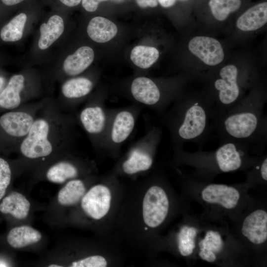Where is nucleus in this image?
<instances>
[{"instance_id":"35","label":"nucleus","mask_w":267,"mask_h":267,"mask_svg":"<svg viewBox=\"0 0 267 267\" xmlns=\"http://www.w3.org/2000/svg\"><path fill=\"white\" fill-rule=\"evenodd\" d=\"M261 173L262 178L267 180V158L265 157L261 164Z\"/></svg>"},{"instance_id":"15","label":"nucleus","mask_w":267,"mask_h":267,"mask_svg":"<svg viewBox=\"0 0 267 267\" xmlns=\"http://www.w3.org/2000/svg\"><path fill=\"white\" fill-rule=\"evenodd\" d=\"M131 90L136 100L147 105H156L161 100L160 89L152 80L147 77L135 78L132 83Z\"/></svg>"},{"instance_id":"17","label":"nucleus","mask_w":267,"mask_h":267,"mask_svg":"<svg viewBox=\"0 0 267 267\" xmlns=\"http://www.w3.org/2000/svg\"><path fill=\"white\" fill-rule=\"evenodd\" d=\"M30 207V201L23 194L13 191L2 199L0 204V212L22 220L27 217Z\"/></svg>"},{"instance_id":"20","label":"nucleus","mask_w":267,"mask_h":267,"mask_svg":"<svg viewBox=\"0 0 267 267\" xmlns=\"http://www.w3.org/2000/svg\"><path fill=\"white\" fill-rule=\"evenodd\" d=\"M64 30L62 18L58 15L51 16L46 23H43L40 26L39 48L41 50L48 48L62 35Z\"/></svg>"},{"instance_id":"4","label":"nucleus","mask_w":267,"mask_h":267,"mask_svg":"<svg viewBox=\"0 0 267 267\" xmlns=\"http://www.w3.org/2000/svg\"><path fill=\"white\" fill-rule=\"evenodd\" d=\"M250 145L234 140L222 141L220 146L214 151H198L187 153L189 157L205 160H211L218 170L227 173L240 169L248 159Z\"/></svg>"},{"instance_id":"22","label":"nucleus","mask_w":267,"mask_h":267,"mask_svg":"<svg viewBox=\"0 0 267 267\" xmlns=\"http://www.w3.org/2000/svg\"><path fill=\"white\" fill-rule=\"evenodd\" d=\"M133 115L127 110L119 112L114 119L111 132V138L115 143L124 141L130 135L134 126Z\"/></svg>"},{"instance_id":"33","label":"nucleus","mask_w":267,"mask_h":267,"mask_svg":"<svg viewBox=\"0 0 267 267\" xmlns=\"http://www.w3.org/2000/svg\"><path fill=\"white\" fill-rule=\"evenodd\" d=\"M137 5L141 8L155 7L158 5L157 0H136Z\"/></svg>"},{"instance_id":"11","label":"nucleus","mask_w":267,"mask_h":267,"mask_svg":"<svg viewBox=\"0 0 267 267\" xmlns=\"http://www.w3.org/2000/svg\"><path fill=\"white\" fill-rule=\"evenodd\" d=\"M67 153L61 155L48 162L44 171V177L48 181L61 184L78 176L79 168L74 162L67 159Z\"/></svg>"},{"instance_id":"37","label":"nucleus","mask_w":267,"mask_h":267,"mask_svg":"<svg viewBox=\"0 0 267 267\" xmlns=\"http://www.w3.org/2000/svg\"><path fill=\"white\" fill-rule=\"evenodd\" d=\"M63 4L69 6L73 7L78 5L82 0H59Z\"/></svg>"},{"instance_id":"34","label":"nucleus","mask_w":267,"mask_h":267,"mask_svg":"<svg viewBox=\"0 0 267 267\" xmlns=\"http://www.w3.org/2000/svg\"><path fill=\"white\" fill-rule=\"evenodd\" d=\"M241 4V0H228V5L230 13L237 10L240 7Z\"/></svg>"},{"instance_id":"38","label":"nucleus","mask_w":267,"mask_h":267,"mask_svg":"<svg viewBox=\"0 0 267 267\" xmlns=\"http://www.w3.org/2000/svg\"><path fill=\"white\" fill-rule=\"evenodd\" d=\"M24 0H0L1 2L6 6H12L17 4Z\"/></svg>"},{"instance_id":"26","label":"nucleus","mask_w":267,"mask_h":267,"mask_svg":"<svg viewBox=\"0 0 267 267\" xmlns=\"http://www.w3.org/2000/svg\"><path fill=\"white\" fill-rule=\"evenodd\" d=\"M159 56L158 49L153 46L137 45L132 50L130 58L133 63L142 69H147L156 62Z\"/></svg>"},{"instance_id":"23","label":"nucleus","mask_w":267,"mask_h":267,"mask_svg":"<svg viewBox=\"0 0 267 267\" xmlns=\"http://www.w3.org/2000/svg\"><path fill=\"white\" fill-rule=\"evenodd\" d=\"M86 192L83 181L74 178L67 181L57 194L58 203L64 206L74 205L81 200Z\"/></svg>"},{"instance_id":"10","label":"nucleus","mask_w":267,"mask_h":267,"mask_svg":"<svg viewBox=\"0 0 267 267\" xmlns=\"http://www.w3.org/2000/svg\"><path fill=\"white\" fill-rule=\"evenodd\" d=\"M93 82L88 78H71L65 81L60 89V97L56 101L60 109L66 112L74 101L88 95L92 89Z\"/></svg>"},{"instance_id":"13","label":"nucleus","mask_w":267,"mask_h":267,"mask_svg":"<svg viewBox=\"0 0 267 267\" xmlns=\"http://www.w3.org/2000/svg\"><path fill=\"white\" fill-rule=\"evenodd\" d=\"M242 234L255 244H262L267 239V213L264 210H257L244 219L241 228Z\"/></svg>"},{"instance_id":"24","label":"nucleus","mask_w":267,"mask_h":267,"mask_svg":"<svg viewBox=\"0 0 267 267\" xmlns=\"http://www.w3.org/2000/svg\"><path fill=\"white\" fill-rule=\"evenodd\" d=\"M199 245L200 257L204 261L212 263L217 259L216 254L222 251L223 242L218 232L209 230Z\"/></svg>"},{"instance_id":"1","label":"nucleus","mask_w":267,"mask_h":267,"mask_svg":"<svg viewBox=\"0 0 267 267\" xmlns=\"http://www.w3.org/2000/svg\"><path fill=\"white\" fill-rule=\"evenodd\" d=\"M73 122L56 100L45 98L17 149L21 158L45 163L67 153L71 145Z\"/></svg>"},{"instance_id":"31","label":"nucleus","mask_w":267,"mask_h":267,"mask_svg":"<svg viewBox=\"0 0 267 267\" xmlns=\"http://www.w3.org/2000/svg\"><path fill=\"white\" fill-rule=\"evenodd\" d=\"M107 265V261L103 257L100 255H93L73 262L70 267H105Z\"/></svg>"},{"instance_id":"25","label":"nucleus","mask_w":267,"mask_h":267,"mask_svg":"<svg viewBox=\"0 0 267 267\" xmlns=\"http://www.w3.org/2000/svg\"><path fill=\"white\" fill-rule=\"evenodd\" d=\"M26 14L20 13L6 23L0 29V40L5 43L19 41L23 36L27 21Z\"/></svg>"},{"instance_id":"5","label":"nucleus","mask_w":267,"mask_h":267,"mask_svg":"<svg viewBox=\"0 0 267 267\" xmlns=\"http://www.w3.org/2000/svg\"><path fill=\"white\" fill-rule=\"evenodd\" d=\"M239 82V72L236 66L229 65L221 69L219 77L214 82L217 92L216 96L211 100L213 116L229 109L241 99Z\"/></svg>"},{"instance_id":"41","label":"nucleus","mask_w":267,"mask_h":267,"mask_svg":"<svg viewBox=\"0 0 267 267\" xmlns=\"http://www.w3.org/2000/svg\"><path fill=\"white\" fill-rule=\"evenodd\" d=\"M48 267H62L61 266H58V265L57 264H50L48 266Z\"/></svg>"},{"instance_id":"42","label":"nucleus","mask_w":267,"mask_h":267,"mask_svg":"<svg viewBox=\"0 0 267 267\" xmlns=\"http://www.w3.org/2000/svg\"></svg>"},{"instance_id":"16","label":"nucleus","mask_w":267,"mask_h":267,"mask_svg":"<svg viewBox=\"0 0 267 267\" xmlns=\"http://www.w3.org/2000/svg\"><path fill=\"white\" fill-rule=\"evenodd\" d=\"M94 57L93 50L88 46H82L64 60L63 72L66 76L74 77L85 71L92 63Z\"/></svg>"},{"instance_id":"12","label":"nucleus","mask_w":267,"mask_h":267,"mask_svg":"<svg viewBox=\"0 0 267 267\" xmlns=\"http://www.w3.org/2000/svg\"><path fill=\"white\" fill-rule=\"evenodd\" d=\"M202 199L206 202L231 209L238 204L240 193L235 188L224 184H211L204 188Z\"/></svg>"},{"instance_id":"27","label":"nucleus","mask_w":267,"mask_h":267,"mask_svg":"<svg viewBox=\"0 0 267 267\" xmlns=\"http://www.w3.org/2000/svg\"><path fill=\"white\" fill-rule=\"evenodd\" d=\"M153 163L151 156L138 150H134L124 162L123 170L129 175L148 170Z\"/></svg>"},{"instance_id":"21","label":"nucleus","mask_w":267,"mask_h":267,"mask_svg":"<svg viewBox=\"0 0 267 267\" xmlns=\"http://www.w3.org/2000/svg\"><path fill=\"white\" fill-rule=\"evenodd\" d=\"M42 238L41 233L29 225L13 227L8 232L7 241L13 248L20 249L38 243Z\"/></svg>"},{"instance_id":"2","label":"nucleus","mask_w":267,"mask_h":267,"mask_svg":"<svg viewBox=\"0 0 267 267\" xmlns=\"http://www.w3.org/2000/svg\"><path fill=\"white\" fill-rule=\"evenodd\" d=\"M265 98L251 94L241 98L229 109L215 114L213 126L221 141L234 140L252 146H261L267 139Z\"/></svg>"},{"instance_id":"14","label":"nucleus","mask_w":267,"mask_h":267,"mask_svg":"<svg viewBox=\"0 0 267 267\" xmlns=\"http://www.w3.org/2000/svg\"><path fill=\"white\" fill-rule=\"evenodd\" d=\"M79 119L85 131L91 137L97 136L105 128L106 115L99 105L91 103L86 105L81 111Z\"/></svg>"},{"instance_id":"9","label":"nucleus","mask_w":267,"mask_h":267,"mask_svg":"<svg viewBox=\"0 0 267 267\" xmlns=\"http://www.w3.org/2000/svg\"><path fill=\"white\" fill-rule=\"evenodd\" d=\"M189 50L206 64L215 66L221 63L224 57L220 43L213 38L195 37L188 44Z\"/></svg>"},{"instance_id":"29","label":"nucleus","mask_w":267,"mask_h":267,"mask_svg":"<svg viewBox=\"0 0 267 267\" xmlns=\"http://www.w3.org/2000/svg\"><path fill=\"white\" fill-rule=\"evenodd\" d=\"M11 176L10 165L7 161L0 157V200L4 196L10 183Z\"/></svg>"},{"instance_id":"6","label":"nucleus","mask_w":267,"mask_h":267,"mask_svg":"<svg viewBox=\"0 0 267 267\" xmlns=\"http://www.w3.org/2000/svg\"><path fill=\"white\" fill-rule=\"evenodd\" d=\"M27 76L23 74L12 76L0 93V108L12 110L27 104L39 91L36 84L29 86Z\"/></svg>"},{"instance_id":"32","label":"nucleus","mask_w":267,"mask_h":267,"mask_svg":"<svg viewBox=\"0 0 267 267\" xmlns=\"http://www.w3.org/2000/svg\"><path fill=\"white\" fill-rule=\"evenodd\" d=\"M107 0H82V4L84 9L88 12H94L98 8L100 2Z\"/></svg>"},{"instance_id":"19","label":"nucleus","mask_w":267,"mask_h":267,"mask_svg":"<svg viewBox=\"0 0 267 267\" xmlns=\"http://www.w3.org/2000/svg\"><path fill=\"white\" fill-rule=\"evenodd\" d=\"M89 38L93 41L103 43L112 39L116 35L117 26L108 19L96 16L89 21L87 29Z\"/></svg>"},{"instance_id":"39","label":"nucleus","mask_w":267,"mask_h":267,"mask_svg":"<svg viewBox=\"0 0 267 267\" xmlns=\"http://www.w3.org/2000/svg\"><path fill=\"white\" fill-rule=\"evenodd\" d=\"M6 83L7 81L5 77L2 75H0V93L4 88Z\"/></svg>"},{"instance_id":"28","label":"nucleus","mask_w":267,"mask_h":267,"mask_svg":"<svg viewBox=\"0 0 267 267\" xmlns=\"http://www.w3.org/2000/svg\"><path fill=\"white\" fill-rule=\"evenodd\" d=\"M197 229L194 227L183 226L178 236V248L180 254L184 257L190 255L195 247V238Z\"/></svg>"},{"instance_id":"3","label":"nucleus","mask_w":267,"mask_h":267,"mask_svg":"<svg viewBox=\"0 0 267 267\" xmlns=\"http://www.w3.org/2000/svg\"><path fill=\"white\" fill-rule=\"evenodd\" d=\"M170 127L175 141L201 143L212 123L213 106L210 98L189 97L176 105Z\"/></svg>"},{"instance_id":"18","label":"nucleus","mask_w":267,"mask_h":267,"mask_svg":"<svg viewBox=\"0 0 267 267\" xmlns=\"http://www.w3.org/2000/svg\"><path fill=\"white\" fill-rule=\"evenodd\" d=\"M267 22V2L256 4L246 10L237 19V27L243 31L257 30Z\"/></svg>"},{"instance_id":"36","label":"nucleus","mask_w":267,"mask_h":267,"mask_svg":"<svg viewBox=\"0 0 267 267\" xmlns=\"http://www.w3.org/2000/svg\"><path fill=\"white\" fill-rule=\"evenodd\" d=\"M160 5L165 8H168L174 5L176 0H157Z\"/></svg>"},{"instance_id":"8","label":"nucleus","mask_w":267,"mask_h":267,"mask_svg":"<svg viewBox=\"0 0 267 267\" xmlns=\"http://www.w3.org/2000/svg\"><path fill=\"white\" fill-rule=\"evenodd\" d=\"M111 195L109 189L102 184L95 185L85 193L81 199V207L91 218L98 220L108 212Z\"/></svg>"},{"instance_id":"40","label":"nucleus","mask_w":267,"mask_h":267,"mask_svg":"<svg viewBox=\"0 0 267 267\" xmlns=\"http://www.w3.org/2000/svg\"><path fill=\"white\" fill-rule=\"evenodd\" d=\"M9 264L5 261L0 259V267H8Z\"/></svg>"},{"instance_id":"30","label":"nucleus","mask_w":267,"mask_h":267,"mask_svg":"<svg viewBox=\"0 0 267 267\" xmlns=\"http://www.w3.org/2000/svg\"><path fill=\"white\" fill-rule=\"evenodd\" d=\"M209 4L213 16L219 21L224 20L230 13L228 0H210Z\"/></svg>"},{"instance_id":"7","label":"nucleus","mask_w":267,"mask_h":267,"mask_svg":"<svg viewBox=\"0 0 267 267\" xmlns=\"http://www.w3.org/2000/svg\"><path fill=\"white\" fill-rule=\"evenodd\" d=\"M169 208V199L164 190L159 186H151L143 200L142 215L145 223L151 228L158 226L165 220Z\"/></svg>"}]
</instances>
